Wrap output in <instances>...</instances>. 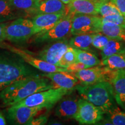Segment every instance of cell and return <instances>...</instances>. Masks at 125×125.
<instances>
[{
  "instance_id": "obj_1",
  "label": "cell",
  "mask_w": 125,
  "mask_h": 125,
  "mask_svg": "<svg viewBox=\"0 0 125 125\" xmlns=\"http://www.w3.org/2000/svg\"><path fill=\"white\" fill-rule=\"evenodd\" d=\"M56 87L49 78L40 75L23 78L8 86L0 92L3 107H10L37 92Z\"/></svg>"
},
{
  "instance_id": "obj_2",
  "label": "cell",
  "mask_w": 125,
  "mask_h": 125,
  "mask_svg": "<svg viewBox=\"0 0 125 125\" xmlns=\"http://www.w3.org/2000/svg\"><path fill=\"white\" fill-rule=\"evenodd\" d=\"M37 75L36 70L18 54L0 52V91L15 81Z\"/></svg>"
},
{
  "instance_id": "obj_3",
  "label": "cell",
  "mask_w": 125,
  "mask_h": 125,
  "mask_svg": "<svg viewBox=\"0 0 125 125\" xmlns=\"http://www.w3.org/2000/svg\"><path fill=\"white\" fill-rule=\"evenodd\" d=\"M75 89L81 98L98 108L103 114H107L116 105L113 87L109 81H101L89 85L79 84Z\"/></svg>"
},
{
  "instance_id": "obj_4",
  "label": "cell",
  "mask_w": 125,
  "mask_h": 125,
  "mask_svg": "<svg viewBox=\"0 0 125 125\" xmlns=\"http://www.w3.org/2000/svg\"><path fill=\"white\" fill-rule=\"evenodd\" d=\"M71 91L62 87H53L34 93L12 106L37 107L42 109H50Z\"/></svg>"
},
{
  "instance_id": "obj_5",
  "label": "cell",
  "mask_w": 125,
  "mask_h": 125,
  "mask_svg": "<svg viewBox=\"0 0 125 125\" xmlns=\"http://www.w3.org/2000/svg\"><path fill=\"white\" fill-rule=\"evenodd\" d=\"M36 34L32 20L19 18L8 22L5 28L6 40L20 43L27 41Z\"/></svg>"
},
{
  "instance_id": "obj_6",
  "label": "cell",
  "mask_w": 125,
  "mask_h": 125,
  "mask_svg": "<svg viewBox=\"0 0 125 125\" xmlns=\"http://www.w3.org/2000/svg\"><path fill=\"white\" fill-rule=\"evenodd\" d=\"M73 13L70 12L65 15L56 25L49 30L39 32L34 35V41L35 43L52 42L57 41L64 40L70 33Z\"/></svg>"
},
{
  "instance_id": "obj_7",
  "label": "cell",
  "mask_w": 125,
  "mask_h": 125,
  "mask_svg": "<svg viewBox=\"0 0 125 125\" xmlns=\"http://www.w3.org/2000/svg\"><path fill=\"white\" fill-rule=\"evenodd\" d=\"M0 48L8 49L9 50V51L18 54L32 67L45 73L67 71L65 68L52 64L51 63L39 59L38 57H35L32 54L28 53L27 52L24 50L20 49L19 48L8 44V43H3L2 42H0Z\"/></svg>"
},
{
  "instance_id": "obj_8",
  "label": "cell",
  "mask_w": 125,
  "mask_h": 125,
  "mask_svg": "<svg viewBox=\"0 0 125 125\" xmlns=\"http://www.w3.org/2000/svg\"><path fill=\"white\" fill-rule=\"evenodd\" d=\"M103 113L91 103L81 98L78 100V109L75 119L81 125H96L103 119Z\"/></svg>"
},
{
  "instance_id": "obj_9",
  "label": "cell",
  "mask_w": 125,
  "mask_h": 125,
  "mask_svg": "<svg viewBox=\"0 0 125 125\" xmlns=\"http://www.w3.org/2000/svg\"><path fill=\"white\" fill-rule=\"evenodd\" d=\"M100 17L96 15L74 13L70 33L73 35L96 32Z\"/></svg>"
},
{
  "instance_id": "obj_10",
  "label": "cell",
  "mask_w": 125,
  "mask_h": 125,
  "mask_svg": "<svg viewBox=\"0 0 125 125\" xmlns=\"http://www.w3.org/2000/svg\"><path fill=\"white\" fill-rule=\"evenodd\" d=\"M112 71L105 67L101 68L96 66L80 70L73 74L78 78L81 85H89L101 81L110 82Z\"/></svg>"
},
{
  "instance_id": "obj_11",
  "label": "cell",
  "mask_w": 125,
  "mask_h": 125,
  "mask_svg": "<svg viewBox=\"0 0 125 125\" xmlns=\"http://www.w3.org/2000/svg\"><path fill=\"white\" fill-rule=\"evenodd\" d=\"M42 108L37 107H13L10 106L7 109L6 117L11 124L29 125Z\"/></svg>"
},
{
  "instance_id": "obj_12",
  "label": "cell",
  "mask_w": 125,
  "mask_h": 125,
  "mask_svg": "<svg viewBox=\"0 0 125 125\" xmlns=\"http://www.w3.org/2000/svg\"><path fill=\"white\" fill-rule=\"evenodd\" d=\"M70 46L69 41L65 39L57 41L43 48L38 53V57L52 64L59 66L62 55Z\"/></svg>"
},
{
  "instance_id": "obj_13",
  "label": "cell",
  "mask_w": 125,
  "mask_h": 125,
  "mask_svg": "<svg viewBox=\"0 0 125 125\" xmlns=\"http://www.w3.org/2000/svg\"><path fill=\"white\" fill-rule=\"evenodd\" d=\"M42 75L49 78L56 87H62L70 90L75 89L80 82L73 73L67 71L46 73Z\"/></svg>"
},
{
  "instance_id": "obj_14",
  "label": "cell",
  "mask_w": 125,
  "mask_h": 125,
  "mask_svg": "<svg viewBox=\"0 0 125 125\" xmlns=\"http://www.w3.org/2000/svg\"><path fill=\"white\" fill-rule=\"evenodd\" d=\"M65 13H40L32 18L36 34L49 30L59 22L64 16Z\"/></svg>"
},
{
  "instance_id": "obj_15",
  "label": "cell",
  "mask_w": 125,
  "mask_h": 125,
  "mask_svg": "<svg viewBox=\"0 0 125 125\" xmlns=\"http://www.w3.org/2000/svg\"><path fill=\"white\" fill-rule=\"evenodd\" d=\"M78 100L75 97H62L55 109V115L62 119H75L78 109Z\"/></svg>"
},
{
  "instance_id": "obj_16",
  "label": "cell",
  "mask_w": 125,
  "mask_h": 125,
  "mask_svg": "<svg viewBox=\"0 0 125 125\" xmlns=\"http://www.w3.org/2000/svg\"><path fill=\"white\" fill-rule=\"evenodd\" d=\"M110 82L116 103L125 108V68L112 70Z\"/></svg>"
},
{
  "instance_id": "obj_17",
  "label": "cell",
  "mask_w": 125,
  "mask_h": 125,
  "mask_svg": "<svg viewBox=\"0 0 125 125\" xmlns=\"http://www.w3.org/2000/svg\"><path fill=\"white\" fill-rule=\"evenodd\" d=\"M98 4L90 0H71L68 4L70 12L90 15H98Z\"/></svg>"
},
{
  "instance_id": "obj_18",
  "label": "cell",
  "mask_w": 125,
  "mask_h": 125,
  "mask_svg": "<svg viewBox=\"0 0 125 125\" xmlns=\"http://www.w3.org/2000/svg\"><path fill=\"white\" fill-rule=\"evenodd\" d=\"M66 5L60 0H40L37 5L34 13H66Z\"/></svg>"
},
{
  "instance_id": "obj_19",
  "label": "cell",
  "mask_w": 125,
  "mask_h": 125,
  "mask_svg": "<svg viewBox=\"0 0 125 125\" xmlns=\"http://www.w3.org/2000/svg\"><path fill=\"white\" fill-rule=\"evenodd\" d=\"M98 32L104 34L111 39L125 42V29L114 23H102L100 19L96 30V32Z\"/></svg>"
},
{
  "instance_id": "obj_20",
  "label": "cell",
  "mask_w": 125,
  "mask_h": 125,
  "mask_svg": "<svg viewBox=\"0 0 125 125\" xmlns=\"http://www.w3.org/2000/svg\"><path fill=\"white\" fill-rule=\"evenodd\" d=\"M21 12L13 7L11 0H0V23L8 22L20 18Z\"/></svg>"
},
{
  "instance_id": "obj_21",
  "label": "cell",
  "mask_w": 125,
  "mask_h": 125,
  "mask_svg": "<svg viewBox=\"0 0 125 125\" xmlns=\"http://www.w3.org/2000/svg\"><path fill=\"white\" fill-rule=\"evenodd\" d=\"M93 33H87L73 35L69 41L70 46L75 49L87 51L92 45Z\"/></svg>"
},
{
  "instance_id": "obj_22",
  "label": "cell",
  "mask_w": 125,
  "mask_h": 125,
  "mask_svg": "<svg viewBox=\"0 0 125 125\" xmlns=\"http://www.w3.org/2000/svg\"><path fill=\"white\" fill-rule=\"evenodd\" d=\"M125 52V42L110 39L108 42L101 50L102 60L106 59L109 56Z\"/></svg>"
},
{
  "instance_id": "obj_23",
  "label": "cell",
  "mask_w": 125,
  "mask_h": 125,
  "mask_svg": "<svg viewBox=\"0 0 125 125\" xmlns=\"http://www.w3.org/2000/svg\"><path fill=\"white\" fill-rule=\"evenodd\" d=\"M78 62H80L88 67V68L101 65V62L94 54L85 50L74 48Z\"/></svg>"
},
{
  "instance_id": "obj_24",
  "label": "cell",
  "mask_w": 125,
  "mask_h": 125,
  "mask_svg": "<svg viewBox=\"0 0 125 125\" xmlns=\"http://www.w3.org/2000/svg\"><path fill=\"white\" fill-rule=\"evenodd\" d=\"M101 65L111 70H118L125 68V52L109 56L103 60Z\"/></svg>"
},
{
  "instance_id": "obj_25",
  "label": "cell",
  "mask_w": 125,
  "mask_h": 125,
  "mask_svg": "<svg viewBox=\"0 0 125 125\" xmlns=\"http://www.w3.org/2000/svg\"><path fill=\"white\" fill-rule=\"evenodd\" d=\"M40 0H11L13 7L21 12L34 13L37 5Z\"/></svg>"
},
{
  "instance_id": "obj_26",
  "label": "cell",
  "mask_w": 125,
  "mask_h": 125,
  "mask_svg": "<svg viewBox=\"0 0 125 125\" xmlns=\"http://www.w3.org/2000/svg\"><path fill=\"white\" fill-rule=\"evenodd\" d=\"M108 119L114 125H125V111L115 105L107 114Z\"/></svg>"
},
{
  "instance_id": "obj_27",
  "label": "cell",
  "mask_w": 125,
  "mask_h": 125,
  "mask_svg": "<svg viewBox=\"0 0 125 125\" xmlns=\"http://www.w3.org/2000/svg\"><path fill=\"white\" fill-rule=\"evenodd\" d=\"M98 15L101 17L107 16L115 14H121L118 8L111 1H107L98 4Z\"/></svg>"
},
{
  "instance_id": "obj_28",
  "label": "cell",
  "mask_w": 125,
  "mask_h": 125,
  "mask_svg": "<svg viewBox=\"0 0 125 125\" xmlns=\"http://www.w3.org/2000/svg\"><path fill=\"white\" fill-rule=\"evenodd\" d=\"M76 62H78V61L74 48L70 46L62 55L59 62V66L66 68L69 65Z\"/></svg>"
},
{
  "instance_id": "obj_29",
  "label": "cell",
  "mask_w": 125,
  "mask_h": 125,
  "mask_svg": "<svg viewBox=\"0 0 125 125\" xmlns=\"http://www.w3.org/2000/svg\"><path fill=\"white\" fill-rule=\"evenodd\" d=\"M110 39L101 32H95L92 40V45L94 48L101 51L108 42Z\"/></svg>"
},
{
  "instance_id": "obj_30",
  "label": "cell",
  "mask_w": 125,
  "mask_h": 125,
  "mask_svg": "<svg viewBox=\"0 0 125 125\" xmlns=\"http://www.w3.org/2000/svg\"><path fill=\"white\" fill-rule=\"evenodd\" d=\"M100 21L102 23H114L125 29V17L122 14H115L105 17H100Z\"/></svg>"
},
{
  "instance_id": "obj_31",
  "label": "cell",
  "mask_w": 125,
  "mask_h": 125,
  "mask_svg": "<svg viewBox=\"0 0 125 125\" xmlns=\"http://www.w3.org/2000/svg\"><path fill=\"white\" fill-rule=\"evenodd\" d=\"M87 68H88V67H87L86 65L83 64L81 63L80 62H76L68 65L66 68V69L67 70V72L73 73L80 70Z\"/></svg>"
},
{
  "instance_id": "obj_32",
  "label": "cell",
  "mask_w": 125,
  "mask_h": 125,
  "mask_svg": "<svg viewBox=\"0 0 125 125\" xmlns=\"http://www.w3.org/2000/svg\"><path fill=\"white\" fill-rule=\"evenodd\" d=\"M48 119L46 115H41L36 118L34 117L28 125H43L46 124Z\"/></svg>"
},
{
  "instance_id": "obj_33",
  "label": "cell",
  "mask_w": 125,
  "mask_h": 125,
  "mask_svg": "<svg viewBox=\"0 0 125 125\" xmlns=\"http://www.w3.org/2000/svg\"><path fill=\"white\" fill-rule=\"evenodd\" d=\"M116 5L122 15L125 17V0H110Z\"/></svg>"
},
{
  "instance_id": "obj_34",
  "label": "cell",
  "mask_w": 125,
  "mask_h": 125,
  "mask_svg": "<svg viewBox=\"0 0 125 125\" xmlns=\"http://www.w3.org/2000/svg\"><path fill=\"white\" fill-rule=\"evenodd\" d=\"M8 22L0 23V42L6 40L5 28Z\"/></svg>"
},
{
  "instance_id": "obj_35",
  "label": "cell",
  "mask_w": 125,
  "mask_h": 125,
  "mask_svg": "<svg viewBox=\"0 0 125 125\" xmlns=\"http://www.w3.org/2000/svg\"><path fill=\"white\" fill-rule=\"evenodd\" d=\"M7 125L5 118L4 116L2 111H0V125Z\"/></svg>"
},
{
  "instance_id": "obj_36",
  "label": "cell",
  "mask_w": 125,
  "mask_h": 125,
  "mask_svg": "<svg viewBox=\"0 0 125 125\" xmlns=\"http://www.w3.org/2000/svg\"><path fill=\"white\" fill-rule=\"evenodd\" d=\"M90 1H93L94 2L96 3H101L103 2H105V1H109V0H90Z\"/></svg>"
},
{
  "instance_id": "obj_37",
  "label": "cell",
  "mask_w": 125,
  "mask_h": 125,
  "mask_svg": "<svg viewBox=\"0 0 125 125\" xmlns=\"http://www.w3.org/2000/svg\"><path fill=\"white\" fill-rule=\"evenodd\" d=\"M64 4H65V5H68L70 4V3L71 2V0H60Z\"/></svg>"
}]
</instances>
